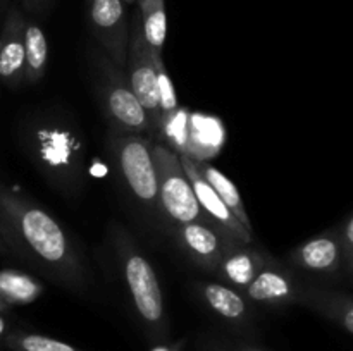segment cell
Wrapping results in <instances>:
<instances>
[{
	"label": "cell",
	"instance_id": "cell-29",
	"mask_svg": "<svg viewBox=\"0 0 353 351\" xmlns=\"http://www.w3.org/2000/svg\"><path fill=\"white\" fill-rule=\"evenodd\" d=\"M9 308H10V306H7L6 303H3V299L0 298V313H6V312H9Z\"/></svg>",
	"mask_w": 353,
	"mask_h": 351
},
{
	"label": "cell",
	"instance_id": "cell-19",
	"mask_svg": "<svg viewBox=\"0 0 353 351\" xmlns=\"http://www.w3.org/2000/svg\"><path fill=\"white\" fill-rule=\"evenodd\" d=\"M48 61V41L34 21L24 28V83H38L45 76Z\"/></svg>",
	"mask_w": 353,
	"mask_h": 351
},
{
	"label": "cell",
	"instance_id": "cell-3",
	"mask_svg": "<svg viewBox=\"0 0 353 351\" xmlns=\"http://www.w3.org/2000/svg\"><path fill=\"white\" fill-rule=\"evenodd\" d=\"M110 237H112V246L117 255L124 284L130 292L138 319L141 320L148 336L157 343H162L168 339L169 320L161 282L155 275L154 267L138 250L137 243L131 240L126 229L121 226H112Z\"/></svg>",
	"mask_w": 353,
	"mask_h": 351
},
{
	"label": "cell",
	"instance_id": "cell-21",
	"mask_svg": "<svg viewBox=\"0 0 353 351\" xmlns=\"http://www.w3.org/2000/svg\"><path fill=\"white\" fill-rule=\"evenodd\" d=\"M3 344L9 351H83L55 337L26 330H10Z\"/></svg>",
	"mask_w": 353,
	"mask_h": 351
},
{
	"label": "cell",
	"instance_id": "cell-25",
	"mask_svg": "<svg viewBox=\"0 0 353 351\" xmlns=\"http://www.w3.org/2000/svg\"><path fill=\"white\" fill-rule=\"evenodd\" d=\"M10 332L9 329V322L6 320V317H3V313H0V341L6 339L7 334Z\"/></svg>",
	"mask_w": 353,
	"mask_h": 351
},
{
	"label": "cell",
	"instance_id": "cell-15",
	"mask_svg": "<svg viewBox=\"0 0 353 351\" xmlns=\"http://www.w3.org/2000/svg\"><path fill=\"white\" fill-rule=\"evenodd\" d=\"M269 258L271 255H268L261 248H255L252 244H240L224 255L212 274H216V277H219L223 284L243 291L265 267Z\"/></svg>",
	"mask_w": 353,
	"mask_h": 351
},
{
	"label": "cell",
	"instance_id": "cell-16",
	"mask_svg": "<svg viewBox=\"0 0 353 351\" xmlns=\"http://www.w3.org/2000/svg\"><path fill=\"white\" fill-rule=\"evenodd\" d=\"M199 289L203 303L214 315L240 329H247L250 326V305L243 292L223 282H202Z\"/></svg>",
	"mask_w": 353,
	"mask_h": 351
},
{
	"label": "cell",
	"instance_id": "cell-22",
	"mask_svg": "<svg viewBox=\"0 0 353 351\" xmlns=\"http://www.w3.org/2000/svg\"><path fill=\"white\" fill-rule=\"evenodd\" d=\"M152 62H154L155 74H157L159 103H161L162 119H164V117L171 116L172 112H176V110L179 109V102L174 92V85H172L171 78H169L168 74V69H165L164 65V61H162V54L152 50Z\"/></svg>",
	"mask_w": 353,
	"mask_h": 351
},
{
	"label": "cell",
	"instance_id": "cell-8",
	"mask_svg": "<svg viewBox=\"0 0 353 351\" xmlns=\"http://www.w3.org/2000/svg\"><path fill=\"white\" fill-rule=\"evenodd\" d=\"M88 26L93 43L117 65L126 67L130 19L123 0H90Z\"/></svg>",
	"mask_w": 353,
	"mask_h": 351
},
{
	"label": "cell",
	"instance_id": "cell-30",
	"mask_svg": "<svg viewBox=\"0 0 353 351\" xmlns=\"http://www.w3.org/2000/svg\"><path fill=\"white\" fill-rule=\"evenodd\" d=\"M6 251H7V248H6V244H3L2 237H0V253H6Z\"/></svg>",
	"mask_w": 353,
	"mask_h": 351
},
{
	"label": "cell",
	"instance_id": "cell-12",
	"mask_svg": "<svg viewBox=\"0 0 353 351\" xmlns=\"http://www.w3.org/2000/svg\"><path fill=\"white\" fill-rule=\"evenodd\" d=\"M24 28L26 17L12 3L0 26V81L9 88L24 85Z\"/></svg>",
	"mask_w": 353,
	"mask_h": 351
},
{
	"label": "cell",
	"instance_id": "cell-9",
	"mask_svg": "<svg viewBox=\"0 0 353 351\" xmlns=\"http://www.w3.org/2000/svg\"><path fill=\"white\" fill-rule=\"evenodd\" d=\"M171 231L176 243L188 255L190 260L209 272H212L223 260L224 255L230 253L233 248L247 244L231 236L223 227L212 222H203V220L172 224Z\"/></svg>",
	"mask_w": 353,
	"mask_h": 351
},
{
	"label": "cell",
	"instance_id": "cell-5",
	"mask_svg": "<svg viewBox=\"0 0 353 351\" xmlns=\"http://www.w3.org/2000/svg\"><path fill=\"white\" fill-rule=\"evenodd\" d=\"M152 143L154 140L143 134L110 131L107 147L114 169L134 202L152 215H161Z\"/></svg>",
	"mask_w": 353,
	"mask_h": 351
},
{
	"label": "cell",
	"instance_id": "cell-17",
	"mask_svg": "<svg viewBox=\"0 0 353 351\" xmlns=\"http://www.w3.org/2000/svg\"><path fill=\"white\" fill-rule=\"evenodd\" d=\"M196 167H199L200 174L203 176V179L209 182L210 188H212L214 191H216V195L219 196L221 202H223L224 205L231 210V213H233V215L240 220L241 226L252 233L250 217H248L247 209H245L243 198H241L236 184H234V182L231 181L228 176H224L219 169L214 167V165H210L209 162L196 160Z\"/></svg>",
	"mask_w": 353,
	"mask_h": 351
},
{
	"label": "cell",
	"instance_id": "cell-23",
	"mask_svg": "<svg viewBox=\"0 0 353 351\" xmlns=\"http://www.w3.org/2000/svg\"><path fill=\"white\" fill-rule=\"evenodd\" d=\"M338 234H340V243L343 248L345 255V265H347V274H352L353 268V217H347L343 224L338 227Z\"/></svg>",
	"mask_w": 353,
	"mask_h": 351
},
{
	"label": "cell",
	"instance_id": "cell-4",
	"mask_svg": "<svg viewBox=\"0 0 353 351\" xmlns=\"http://www.w3.org/2000/svg\"><path fill=\"white\" fill-rule=\"evenodd\" d=\"M93 89L109 129L116 133L143 134L154 140L143 107L134 96L124 69L117 67L95 43L86 48Z\"/></svg>",
	"mask_w": 353,
	"mask_h": 351
},
{
	"label": "cell",
	"instance_id": "cell-27",
	"mask_svg": "<svg viewBox=\"0 0 353 351\" xmlns=\"http://www.w3.org/2000/svg\"><path fill=\"white\" fill-rule=\"evenodd\" d=\"M7 9H9V0H0V24H2L3 16H6Z\"/></svg>",
	"mask_w": 353,
	"mask_h": 351
},
{
	"label": "cell",
	"instance_id": "cell-2",
	"mask_svg": "<svg viewBox=\"0 0 353 351\" xmlns=\"http://www.w3.org/2000/svg\"><path fill=\"white\" fill-rule=\"evenodd\" d=\"M23 147L41 174L65 193H76L85 179V145L71 120H28Z\"/></svg>",
	"mask_w": 353,
	"mask_h": 351
},
{
	"label": "cell",
	"instance_id": "cell-24",
	"mask_svg": "<svg viewBox=\"0 0 353 351\" xmlns=\"http://www.w3.org/2000/svg\"><path fill=\"white\" fill-rule=\"evenodd\" d=\"M19 3L30 14H45L50 9L54 0H19Z\"/></svg>",
	"mask_w": 353,
	"mask_h": 351
},
{
	"label": "cell",
	"instance_id": "cell-18",
	"mask_svg": "<svg viewBox=\"0 0 353 351\" xmlns=\"http://www.w3.org/2000/svg\"><path fill=\"white\" fill-rule=\"evenodd\" d=\"M43 292V282L14 268L0 270V298L7 306L30 305Z\"/></svg>",
	"mask_w": 353,
	"mask_h": 351
},
{
	"label": "cell",
	"instance_id": "cell-14",
	"mask_svg": "<svg viewBox=\"0 0 353 351\" xmlns=\"http://www.w3.org/2000/svg\"><path fill=\"white\" fill-rule=\"evenodd\" d=\"M299 305L305 306L323 319L333 322L348 336L353 334V301L348 292L307 282Z\"/></svg>",
	"mask_w": 353,
	"mask_h": 351
},
{
	"label": "cell",
	"instance_id": "cell-1",
	"mask_svg": "<svg viewBox=\"0 0 353 351\" xmlns=\"http://www.w3.org/2000/svg\"><path fill=\"white\" fill-rule=\"evenodd\" d=\"M0 237L7 251L74 292L90 286L86 262L68 231L23 193L0 182Z\"/></svg>",
	"mask_w": 353,
	"mask_h": 351
},
{
	"label": "cell",
	"instance_id": "cell-31",
	"mask_svg": "<svg viewBox=\"0 0 353 351\" xmlns=\"http://www.w3.org/2000/svg\"><path fill=\"white\" fill-rule=\"evenodd\" d=\"M86 2H90V0H86Z\"/></svg>",
	"mask_w": 353,
	"mask_h": 351
},
{
	"label": "cell",
	"instance_id": "cell-28",
	"mask_svg": "<svg viewBox=\"0 0 353 351\" xmlns=\"http://www.w3.org/2000/svg\"><path fill=\"white\" fill-rule=\"evenodd\" d=\"M152 351H176V350H174V348H172V346H168V344L159 343L157 346H155L154 350H152Z\"/></svg>",
	"mask_w": 353,
	"mask_h": 351
},
{
	"label": "cell",
	"instance_id": "cell-10",
	"mask_svg": "<svg viewBox=\"0 0 353 351\" xmlns=\"http://www.w3.org/2000/svg\"><path fill=\"white\" fill-rule=\"evenodd\" d=\"M305 286L307 281L300 277L295 268L271 257L257 277L241 292L252 303L283 308V306L299 305Z\"/></svg>",
	"mask_w": 353,
	"mask_h": 351
},
{
	"label": "cell",
	"instance_id": "cell-20",
	"mask_svg": "<svg viewBox=\"0 0 353 351\" xmlns=\"http://www.w3.org/2000/svg\"><path fill=\"white\" fill-rule=\"evenodd\" d=\"M141 33L152 50L162 54L168 33V16H165V0H140Z\"/></svg>",
	"mask_w": 353,
	"mask_h": 351
},
{
	"label": "cell",
	"instance_id": "cell-13",
	"mask_svg": "<svg viewBox=\"0 0 353 351\" xmlns=\"http://www.w3.org/2000/svg\"><path fill=\"white\" fill-rule=\"evenodd\" d=\"M179 160H181L183 169H185L186 176H188L190 182H192L196 202H199L200 209L205 213L207 219L212 224H216V226L223 227L226 233H230L231 236L240 240L241 243H254V234H252L250 231L245 229L240 224V220L231 213V210L221 202V198L216 195V191L210 188L209 182H207L205 179H203V176L200 174L195 158L186 157V155H179Z\"/></svg>",
	"mask_w": 353,
	"mask_h": 351
},
{
	"label": "cell",
	"instance_id": "cell-11",
	"mask_svg": "<svg viewBox=\"0 0 353 351\" xmlns=\"http://www.w3.org/2000/svg\"><path fill=\"white\" fill-rule=\"evenodd\" d=\"M286 262L295 270H303L323 279H338L343 272L347 274L338 229H327L303 241L290 251Z\"/></svg>",
	"mask_w": 353,
	"mask_h": 351
},
{
	"label": "cell",
	"instance_id": "cell-7",
	"mask_svg": "<svg viewBox=\"0 0 353 351\" xmlns=\"http://www.w3.org/2000/svg\"><path fill=\"white\" fill-rule=\"evenodd\" d=\"M124 72H126L128 83H130L134 96L147 114L154 141L161 140L162 112L161 103H159L157 74H155L154 62H152V50L141 33L138 16L133 24H130V45H128Z\"/></svg>",
	"mask_w": 353,
	"mask_h": 351
},
{
	"label": "cell",
	"instance_id": "cell-26",
	"mask_svg": "<svg viewBox=\"0 0 353 351\" xmlns=\"http://www.w3.org/2000/svg\"><path fill=\"white\" fill-rule=\"evenodd\" d=\"M230 351H265V350H262V348H257V346H248V344H236V346L231 348Z\"/></svg>",
	"mask_w": 353,
	"mask_h": 351
},
{
	"label": "cell",
	"instance_id": "cell-6",
	"mask_svg": "<svg viewBox=\"0 0 353 351\" xmlns=\"http://www.w3.org/2000/svg\"><path fill=\"white\" fill-rule=\"evenodd\" d=\"M152 158L157 178L159 212L171 224L210 222L200 209L192 182L183 169L179 155L164 143H152Z\"/></svg>",
	"mask_w": 353,
	"mask_h": 351
}]
</instances>
